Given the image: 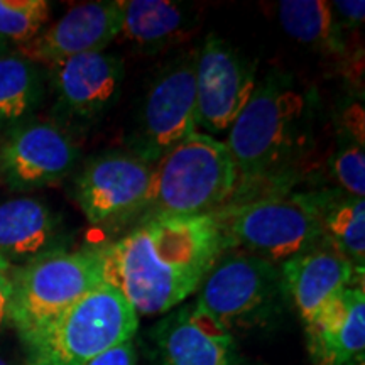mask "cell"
<instances>
[{"mask_svg": "<svg viewBox=\"0 0 365 365\" xmlns=\"http://www.w3.org/2000/svg\"><path fill=\"white\" fill-rule=\"evenodd\" d=\"M225 250L213 213L145 217L120 239L95 247L103 282L124 296L137 317L181 307Z\"/></svg>", "mask_w": 365, "mask_h": 365, "instance_id": "cell-1", "label": "cell"}, {"mask_svg": "<svg viewBox=\"0 0 365 365\" xmlns=\"http://www.w3.org/2000/svg\"><path fill=\"white\" fill-rule=\"evenodd\" d=\"M314 98L293 76L272 71L257 80L225 140L240 182H284L312 145Z\"/></svg>", "mask_w": 365, "mask_h": 365, "instance_id": "cell-2", "label": "cell"}, {"mask_svg": "<svg viewBox=\"0 0 365 365\" xmlns=\"http://www.w3.org/2000/svg\"><path fill=\"white\" fill-rule=\"evenodd\" d=\"M331 190L276 191L230 203L213 213L227 249H240L272 264L328 245L322 213Z\"/></svg>", "mask_w": 365, "mask_h": 365, "instance_id": "cell-3", "label": "cell"}, {"mask_svg": "<svg viewBox=\"0 0 365 365\" xmlns=\"http://www.w3.org/2000/svg\"><path fill=\"white\" fill-rule=\"evenodd\" d=\"M237 188L239 171L227 144L196 130L154 164L153 191L143 218L215 213L235 198Z\"/></svg>", "mask_w": 365, "mask_h": 365, "instance_id": "cell-4", "label": "cell"}, {"mask_svg": "<svg viewBox=\"0 0 365 365\" xmlns=\"http://www.w3.org/2000/svg\"><path fill=\"white\" fill-rule=\"evenodd\" d=\"M137 327L134 308L103 282L51 325L22 340L26 365H86L110 346L134 340Z\"/></svg>", "mask_w": 365, "mask_h": 365, "instance_id": "cell-5", "label": "cell"}, {"mask_svg": "<svg viewBox=\"0 0 365 365\" xmlns=\"http://www.w3.org/2000/svg\"><path fill=\"white\" fill-rule=\"evenodd\" d=\"M102 284L93 247L63 250L12 267L9 323L21 341L29 339Z\"/></svg>", "mask_w": 365, "mask_h": 365, "instance_id": "cell-6", "label": "cell"}, {"mask_svg": "<svg viewBox=\"0 0 365 365\" xmlns=\"http://www.w3.org/2000/svg\"><path fill=\"white\" fill-rule=\"evenodd\" d=\"M196 307L228 331L266 325L284 303L279 266L227 249L200 286Z\"/></svg>", "mask_w": 365, "mask_h": 365, "instance_id": "cell-7", "label": "cell"}, {"mask_svg": "<svg viewBox=\"0 0 365 365\" xmlns=\"http://www.w3.org/2000/svg\"><path fill=\"white\" fill-rule=\"evenodd\" d=\"M196 54L198 49L185 51L156 73L135 112L127 135V153L154 166L198 129Z\"/></svg>", "mask_w": 365, "mask_h": 365, "instance_id": "cell-8", "label": "cell"}, {"mask_svg": "<svg viewBox=\"0 0 365 365\" xmlns=\"http://www.w3.org/2000/svg\"><path fill=\"white\" fill-rule=\"evenodd\" d=\"M154 166L127 150L88 159L73 182V198L91 225L122 227L139 222L149 207Z\"/></svg>", "mask_w": 365, "mask_h": 365, "instance_id": "cell-9", "label": "cell"}, {"mask_svg": "<svg viewBox=\"0 0 365 365\" xmlns=\"http://www.w3.org/2000/svg\"><path fill=\"white\" fill-rule=\"evenodd\" d=\"M124 73V59L108 51L80 54L49 66L54 124L68 134L97 125L120 97Z\"/></svg>", "mask_w": 365, "mask_h": 365, "instance_id": "cell-10", "label": "cell"}, {"mask_svg": "<svg viewBox=\"0 0 365 365\" xmlns=\"http://www.w3.org/2000/svg\"><path fill=\"white\" fill-rule=\"evenodd\" d=\"M257 61H250L228 41L208 34L196 54V125L205 134L228 132L252 97Z\"/></svg>", "mask_w": 365, "mask_h": 365, "instance_id": "cell-11", "label": "cell"}, {"mask_svg": "<svg viewBox=\"0 0 365 365\" xmlns=\"http://www.w3.org/2000/svg\"><path fill=\"white\" fill-rule=\"evenodd\" d=\"M78 161V145L54 122H26L9 132L0 145V175L14 191L56 185Z\"/></svg>", "mask_w": 365, "mask_h": 365, "instance_id": "cell-12", "label": "cell"}, {"mask_svg": "<svg viewBox=\"0 0 365 365\" xmlns=\"http://www.w3.org/2000/svg\"><path fill=\"white\" fill-rule=\"evenodd\" d=\"M120 27L122 0L83 2L44 27L17 53L36 65L51 66L80 54L105 51L118 38Z\"/></svg>", "mask_w": 365, "mask_h": 365, "instance_id": "cell-13", "label": "cell"}, {"mask_svg": "<svg viewBox=\"0 0 365 365\" xmlns=\"http://www.w3.org/2000/svg\"><path fill=\"white\" fill-rule=\"evenodd\" d=\"M158 365H244L234 333L196 303L166 313L154 327Z\"/></svg>", "mask_w": 365, "mask_h": 365, "instance_id": "cell-14", "label": "cell"}, {"mask_svg": "<svg viewBox=\"0 0 365 365\" xmlns=\"http://www.w3.org/2000/svg\"><path fill=\"white\" fill-rule=\"evenodd\" d=\"M68 244L63 218L48 203L31 196L0 202V257L11 267L63 252Z\"/></svg>", "mask_w": 365, "mask_h": 365, "instance_id": "cell-15", "label": "cell"}, {"mask_svg": "<svg viewBox=\"0 0 365 365\" xmlns=\"http://www.w3.org/2000/svg\"><path fill=\"white\" fill-rule=\"evenodd\" d=\"M313 365H349L364 357V284H350L304 323Z\"/></svg>", "mask_w": 365, "mask_h": 365, "instance_id": "cell-16", "label": "cell"}, {"mask_svg": "<svg viewBox=\"0 0 365 365\" xmlns=\"http://www.w3.org/2000/svg\"><path fill=\"white\" fill-rule=\"evenodd\" d=\"M284 293L307 323L341 289L357 284L364 274L330 245L308 250L279 264ZM364 284V282H360Z\"/></svg>", "mask_w": 365, "mask_h": 365, "instance_id": "cell-17", "label": "cell"}, {"mask_svg": "<svg viewBox=\"0 0 365 365\" xmlns=\"http://www.w3.org/2000/svg\"><path fill=\"white\" fill-rule=\"evenodd\" d=\"M196 24L195 9L171 0H122L117 39L140 53H159L182 43Z\"/></svg>", "mask_w": 365, "mask_h": 365, "instance_id": "cell-18", "label": "cell"}, {"mask_svg": "<svg viewBox=\"0 0 365 365\" xmlns=\"http://www.w3.org/2000/svg\"><path fill=\"white\" fill-rule=\"evenodd\" d=\"M277 19L291 39L319 53L341 56L346 51L345 33L327 0H282L277 2Z\"/></svg>", "mask_w": 365, "mask_h": 365, "instance_id": "cell-19", "label": "cell"}, {"mask_svg": "<svg viewBox=\"0 0 365 365\" xmlns=\"http://www.w3.org/2000/svg\"><path fill=\"white\" fill-rule=\"evenodd\" d=\"M44 97L39 65L19 53L0 58V127L16 129L38 110Z\"/></svg>", "mask_w": 365, "mask_h": 365, "instance_id": "cell-20", "label": "cell"}, {"mask_svg": "<svg viewBox=\"0 0 365 365\" xmlns=\"http://www.w3.org/2000/svg\"><path fill=\"white\" fill-rule=\"evenodd\" d=\"M327 244L354 264L359 272L365 267V202L339 188H331L322 213Z\"/></svg>", "mask_w": 365, "mask_h": 365, "instance_id": "cell-21", "label": "cell"}, {"mask_svg": "<svg viewBox=\"0 0 365 365\" xmlns=\"http://www.w3.org/2000/svg\"><path fill=\"white\" fill-rule=\"evenodd\" d=\"M364 108L354 102L340 113L339 135L331 156V173L339 190L350 196L365 195Z\"/></svg>", "mask_w": 365, "mask_h": 365, "instance_id": "cell-22", "label": "cell"}, {"mask_svg": "<svg viewBox=\"0 0 365 365\" xmlns=\"http://www.w3.org/2000/svg\"><path fill=\"white\" fill-rule=\"evenodd\" d=\"M49 14L46 0H0V58L33 41L48 24Z\"/></svg>", "mask_w": 365, "mask_h": 365, "instance_id": "cell-23", "label": "cell"}, {"mask_svg": "<svg viewBox=\"0 0 365 365\" xmlns=\"http://www.w3.org/2000/svg\"><path fill=\"white\" fill-rule=\"evenodd\" d=\"M333 16L341 27V31L359 29L365 19V2L364 0H335L330 2Z\"/></svg>", "mask_w": 365, "mask_h": 365, "instance_id": "cell-24", "label": "cell"}, {"mask_svg": "<svg viewBox=\"0 0 365 365\" xmlns=\"http://www.w3.org/2000/svg\"><path fill=\"white\" fill-rule=\"evenodd\" d=\"M86 365H137V352L134 340L122 341L115 346H110Z\"/></svg>", "mask_w": 365, "mask_h": 365, "instance_id": "cell-25", "label": "cell"}, {"mask_svg": "<svg viewBox=\"0 0 365 365\" xmlns=\"http://www.w3.org/2000/svg\"><path fill=\"white\" fill-rule=\"evenodd\" d=\"M11 272L12 267L0 257V333L9 323L11 307Z\"/></svg>", "mask_w": 365, "mask_h": 365, "instance_id": "cell-26", "label": "cell"}, {"mask_svg": "<svg viewBox=\"0 0 365 365\" xmlns=\"http://www.w3.org/2000/svg\"><path fill=\"white\" fill-rule=\"evenodd\" d=\"M0 365H16L12 362V360H9L7 357H4V355H0Z\"/></svg>", "mask_w": 365, "mask_h": 365, "instance_id": "cell-27", "label": "cell"}]
</instances>
